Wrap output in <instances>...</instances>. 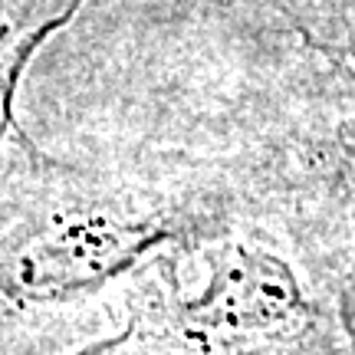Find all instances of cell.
<instances>
[{
  "mask_svg": "<svg viewBox=\"0 0 355 355\" xmlns=\"http://www.w3.org/2000/svg\"><path fill=\"white\" fill-rule=\"evenodd\" d=\"M76 7L79 0H0V152L7 135L17 132L10 119L17 79L40 43L63 26Z\"/></svg>",
  "mask_w": 355,
  "mask_h": 355,
  "instance_id": "obj_1",
  "label": "cell"
}]
</instances>
